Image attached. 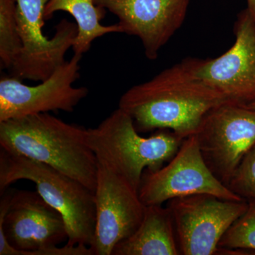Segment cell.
Instances as JSON below:
<instances>
[{
    "label": "cell",
    "mask_w": 255,
    "mask_h": 255,
    "mask_svg": "<svg viewBox=\"0 0 255 255\" xmlns=\"http://www.w3.org/2000/svg\"><path fill=\"white\" fill-rule=\"evenodd\" d=\"M228 103L195 76L187 58L134 85L119 100L139 132L169 130L182 140L195 135L206 114Z\"/></svg>",
    "instance_id": "1"
},
{
    "label": "cell",
    "mask_w": 255,
    "mask_h": 255,
    "mask_svg": "<svg viewBox=\"0 0 255 255\" xmlns=\"http://www.w3.org/2000/svg\"><path fill=\"white\" fill-rule=\"evenodd\" d=\"M87 129L49 113L0 122L1 148L46 164L95 192L98 164Z\"/></svg>",
    "instance_id": "2"
},
{
    "label": "cell",
    "mask_w": 255,
    "mask_h": 255,
    "mask_svg": "<svg viewBox=\"0 0 255 255\" xmlns=\"http://www.w3.org/2000/svg\"><path fill=\"white\" fill-rule=\"evenodd\" d=\"M86 140L97 157L138 191L145 169L163 167L177 153L183 140L169 130H157L150 137L139 134L131 117L120 108L94 128Z\"/></svg>",
    "instance_id": "3"
},
{
    "label": "cell",
    "mask_w": 255,
    "mask_h": 255,
    "mask_svg": "<svg viewBox=\"0 0 255 255\" xmlns=\"http://www.w3.org/2000/svg\"><path fill=\"white\" fill-rule=\"evenodd\" d=\"M21 179L34 183L42 198L63 216L68 246H92L96 228L94 191L58 169L1 147V193Z\"/></svg>",
    "instance_id": "4"
},
{
    "label": "cell",
    "mask_w": 255,
    "mask_h": 255,
    "mask_svg": "<svg viewBox=\"0 0 255 255\" xmlns=\"http://www.w3.org/2000/svg\"><path fill=\"white\" fill-rule=\"evenodd\" d=\"M0 242L6 241L14 255H92L85 246L58 245L68 241L63 216L38 191L7 189L1 193Z\"/></svg>",
    "instance_id": "5"
},
{
    "label": "cell",
    "mask_w": 255,
    "mask_h": 255,
    "mask_svg": "<svg viewBox=\"0 0 255 255\" xmlns=\"http://www.w3.org/2000/svg\"><path fill=\"white\" fill-rule=\"evenodd\" d=\"M21 51L9 69L18 80L43 82L65 63V57L78 36L76 23L63 18L48 38L43 33L44 9L48 0H16Z\"/></svg>",
    "instance_id": "6"
},
{
    "label": "cell",
    "mask_w": 255,
    "mask_h": 255,
    "mask_svg": "<svg viewBox=\"0 0 255 255\" xmlns=\"http://www.w3.org/2000/svg\"><path fill=\"white\" fill-rule=\"evenodd\" d=\"M201 194L224 200H245L213 174L204 161L195 135L183 140L167 165L155 171L145 169L138 189L139 197L145 206L162 205L174 198Z\"/></svg>",
    "instance_id": "7"
},
{
    "label": "cell",
    "mask_w": 255,
    "mask_h": 255,
    "mask_svg": "<svg viewBox=\"0 0 255 255\" xmlns=\"http://www.w3.org/2000/svg\"><path fill=\"white\" fill-rule=\"evenodd\" d=\"M234 44L213 59L187 58L193 73L228 103L255 102V21L247 9L235 23Z\"/></svg>",
    "instance_id": "8"
},
{
    "label": "cell",
    "mask_w": 255,
    "mask_h": 255,
    "mask_svg": "<svg viewBox=\"0 0 255 255\" xmlns=\"http://www.w3.org/2000/svg\"><path fill=\"white\" fill-rule=\"evenodd\" d=\"M181 255H218L219 243L248 201H230L211 194H194L167 201Z\"/></svg>",
    "instance_id": "9"
},
{
    "label": "cell",
    "mask_w": 255,
    "mask_h": 255,
    "mask_svg": "<svg viewBox=\"0 0 255 255\" xmlns=\"http://www.w3.org/2000/svg\"><path fill=\"white\" fill-rule=\"evenodd\" d=\"M195 135L208 167L227 186L255 145V110L230 103L218 106L206 114Z\"/></svg>",
    "instance_id": "10"
},
{
    "label": "cell",
    "mask_w": 255,
    "mask_h": 255,
    "mask_svg": "<svg viewBox=\"0 0 255 255\" xmlns=\"http://www.w3.org/2000/svg\"><path fill=\"white\" fill-rule=\"evenodd\" d=\"M81 55L74 54L50 78L36 86L11 75L0 80V122L34 114L73 112L88 95L87 87H74L80 76Z\"/></svg>",
    "instance_id": "11"
},
{
    "label": "cell",
    "mask_w": 255,
    "mask_h": 255,
    "mask_svg": "<svg viewBox=\"0 0 255 255\" xmlns=\"http://www.w3.org/2000/svg\"><path fill=\"white\" fill-rule=\"evenodd\" d=\"M97 164L95 234L90 248L94 255H112L115 246L140 226L145 206L124 177L105 164Z\"/></svg>",
    "instance_id": "12"
},
{
    "label": "cell",
    "mask_w": 255,
    "mask_h": 255,
    "mask_svg": "<svg viewBox=\"0 0 255 255\" xmlns=\"http://www.w3.org/2000/svg\"><path fill=\"white\" fill-rule=\"evenodd\" d=\"M96 3L118 18L123 33L137 37L147 59L154 60L182 26L191 0H96Z\"/></svg>",
    "instance_id": "13"
},
{
    "label": "cell",
    "mask_w": 255,
    "mask_h": 255,
    "mask_svg": "<svg viewBox=\"0 0 255 255\" xmlns=\"http://www.w3.org/2000/svg\"><path fill=\"white\" fill-rule=\"evenodd\" d=\"M181 255L173 218L167 206H145L140 226L114 248L112 255Z\"/></svg>",
    "instance_id": "14"
},
{
    "label": "cell",
    "mask_w": 255,
    "mask_h": 255,
    "mask_svg": "<svg viewBox=\"0 0 255 255\" xmlns=\"http://www.w3.org/2000/svg\"><path fill=\"white\" fill-rule=\"evenodd\" d=\"M105 10L96 0H48L45 6V19H50L57 11L68 13L78 26V36L73 46L74 54L81 55L91 48L92 42L110 33H123L118 23L105 26L102 20Z\"/></svg>",
    "instance_id": "15"
},
{
    "label": "cell",
    "mask_w": 255,
    "mask_h": 255,
    "mask_svg": "<svg viewBox=\"0 0 255 255\" xmlns=\"http://www.w3.org/2000/svg\"><path fill=\"white\" fill-rule=\"evenodd\" d=\"M16 0H0V61L9 70L21 51L22 43L16 18Z\"/></svg>",
    "instance_id": "16"
},
{
    "label": "cell",
    "mask_w": 255,
    "mask_h": 255,
    "mask_svg": "<svg viewBox=\"0 0 255 255\" xmlns=\"http://www.w3.org/2000/svg\"><path fill=\"white\" fill-rule=\"evenodd\" d=\"M219 248L255 251V200L248 201L246 212L226 231Z\"/></svg>",
    "instance_id": "17"
},
{
    "label": "cell",
    "mask_w": 255,
    "mask_h": 255,
    "mask_svg": "<svg viewBox=\"0 0 255 255\" xmlns=\"http://www.w3.org/2000/svg\"><path fill=\"white\" fill-rule=\"evenodd\" d=\"M227 187L245 200H255V145L242 159Z\"/></svg>",
    "instance_id": "18"
},
{
    "label": "cell",
    "mask_w": 255,
    "mask_h": 255,
    "mask_svg": "<svg viewBox=\"0 0 255 255\" xmlns=\"http://www.w3.org/2000/svg\"><path fill=\"white\" fill-rule=\"evenodd\" d=\"M247 4L248 7L246 9L255 21V0H247Z\"/></svg>",
    "instance_id": "19"
},
{
    "label": "cell",
    "mask_w": 255,
    "mask_h": 255,
    "mask_svg": "<svg viewBox=\"0 0 255 255\" xmlns=\"http://www.w3.org/2000/svg\"><path fill=\"white\" fill-rule=\"evenodd\" d=\"M245 107H248L250 109H253V110H255V102H253V103L250 104V105L245 106Z\"/></svg>",
    "instance_id": "20"
}]
</instances>
